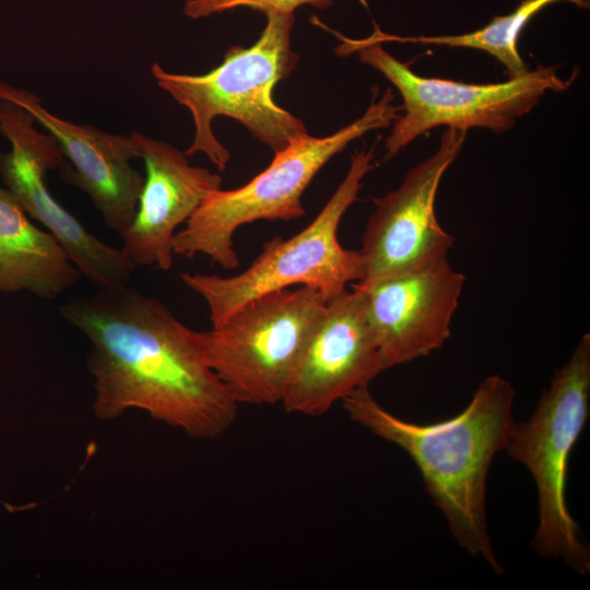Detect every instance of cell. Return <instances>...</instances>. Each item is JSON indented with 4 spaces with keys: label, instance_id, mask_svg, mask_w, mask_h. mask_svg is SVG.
Masks as SVG:
<instances>
[{
    "label": "cell",
    "instance_id": "1",
    "mask_svg": "<svg viewBox=\"0 0 590 590\" xmlns=\"http://www.w3.org/2000/svg\"><path fill=\"white\" fill-rule=\"evenodd\" d=\"M59 314L91 344L98 420L138 409L200 440L217 439L235 423L239 404L210 367L198 331L157 298L129 285L98 288L63 303Z\"/></svg>",
    "mask_w": 590,
    "mask_h": 590
},
{
    "label": "cell",
    "instance_id": "2",
    "mask_svg": "<svg viewBox=\"0 0 590 590\" xmlns=\"http://www.w3.org/2000/svg\"><path fill=\"white\" fill-rule=\"evenodd\" d=\"M516 391L499 375L485 377L456 416L433 424L408 422L388 412L368 388L342 400L351 421L403 449L418 468L426 492L446 518L457 543L503 573L492 546L486 482L494 457L515 424Z\"/></svg>",
    "mask_w": 590,
    "mask_h": 590
},
{
    "label": "cell",
    "instance_id": "3",
    "mask_svg": "<svg viewBox=\"0 0 590 590\" xmlns=\"http://www.w3.org/2000/svg\"><path fill=\"white\" fill-rule=\"evenodd\" d=\"M267 24L249 46H233L223 61L204 74H177L157 62L151 72L157 85L192 115L194 137L186 156L203 153L219 170L226 169L229 151L217 140L212 121L226 116L239 121L274 153L306 133L303 120L279 106L273 88L296 68L291 45L294 14L266 13Z\"/></svg>",
    "mask_w": 590,
    "mask_h": 590
},
{
    "label": "cell",
    "instance_id": "4",
    "mask_svg": "<svg viewBox=\"0 0 590 590\" xmlns=\"http://www.w3.org/2000/svg\"><path fill=\"white\" fill-rule=\"evenodd\" d=\"M375 95L359 118L337 132L326 137L299 134L275 152L270 165L246 185L210 192L176 233L174 253L187 258L201 253L224 269H236L239 258L234 235L239 227L259 220L304 216L302 197L318 172L352 141L389 127L399 117L400 107L393 104L391 88L379 99Z\"/></svg>",
    "mask_w": 590,
    "mask_h": 590
},
{
    "label": "cell",
    "instance_id": "5",
    "mask_svg": "<svg viewBox=\"0 0 590 590\" xmlns=\"http://www.w3.org/2000/svg\"><path fill=\"white\" fill-rule=\"evenodd\" d=\"M374 167V149L356 151L346 175L318 215L288 239L275 236L264 243L261 253L240 273H181L184 284L205 300L212 327L248 302L275 291L307 286L328 302L350 283L359 282L365 272L363 257L358 250L341 246L338 229Z\"/></svg>",
    "mask_w": 590,
    "mask_h": 590
},
{
    "label": "cell",
    "instance_id": "6",
    "mask_svg": "<svg viewBox=\"0 0 590 590\" xmlns=\"http://www.w3.org/2000/svg\"><path fill=\"white\" fill-rule=\"evenodd\" d=\"M589 397L590 335L586 333L555 371L531 416L515 422L504 449L535 482L539 523L533 550L563 560L582 576L590 570V550L568 511L565 489L569 457L589 417Z\"/></svg>",
    "mask_w": 590,
    "mask_h": 590
},
{
    "label": "cell",
    "instance_id": "7",
    "mask_svg": "<svg viewBox=\"0 0 590 590\" xmlns=\"http://www.w3.org/2000/svg\"><path fill=\"white\" fill-rule=\"evenodd\" d=\"M337 51L342 56L357 52L359 60L382 74L402 97L403 114L392 122L385 141L386 161L436 127L507 131L547 92H564L571 83V80L560 78L555 67L546 66L529 69L500 83L475 84L425 78L369 37H342Z\"/></svg>",
    "mask_w": 590,
    "mask_h": 590
},
{
    "label": "cell",
    "instance_id": "8",
    "mask_svg": "<svg viewBox=\"0 0 590 590\" xmlns=\"http://www.w3.org/2000/svg\"><path fill=\"white\" fill-rule=\"evenodd\" d=\"M327 300L307 286L257 297L200 331L210 367L238 404L281 403L300 352Z\"/></svg>",
    "mask_w": 590,
    "mask_h": 590
},
{
    "label": "cell",
    "instance_id": "9",
    "mask_svg": "<svg viewBox=\"0 0 590 590\" xmlns=\"http://www.w3.org/2000/svg\"><path fill=\"white\" fill-rule=\"evenodd\" d=\"M467 130L446 128L437 150L410 169L401 185L379 198L358 250L365 264L359 284L422 269L447 259L453 244L438 223L435 201L441 178L460 154Z\"/></svg>",
    "mask_w": 590,
    "mask_h": 590
},
{
    "label": "cell",
    "instance_id": "10",
    "mask_svg": "<svg viewBox=\"0 0 590 590\" xmlns=\"http://www.w3.org/2000/svg\"><path fill=\"white\" fill-rule=\"evenodd\" d=\"M384 370L363 294L353 285L326 303L281 404L291 414L320 416L353 391L368 388Z\"/></svg>",
    "mask_w": 590,
    "mask_h": 590
},
{
    "label": "cell",
    "instance_id": "11",
    "mask_svg": "<svg viewBox=\"0 0 590 590\" xmlns=\"http://www.w3.org/2000/svg\"><path fill=\"white\" fill-rule=\"evenodd\" d=\"M465 278L448 259L353 284L363 294L385 369L427 356L450 337Z\"/></svg>",
    "mask_w": 590,
    "mask_h": 590
},
{
    "label": "cell",
    "instance_id": "12",
    "mask_svg": "<svg viewBox=\"0 0 590 590\" xmlns=\"http://www.w3.org/2000/svg\"><path fill=\"white\" fill-rule=\"evenodd\" d=\"M0 98L31 113L57 140L68 158L60 167L63 179L84 191L106 226L121 236L133 220L144 184L143 175L131 165L140 158L133 135L64 120L43 107L32 92L4 82H0Z\"/></svg>",
    "mask_w": 590,
    "mask_h": 590
},
{
    "label": "cell",
    "instance_id": "13",
    "mask_svg": "<svg viewBox=\"0 0 590 590\" xmlns=\"http://www.w3.org/2000/svg\"><path fill=\"white\" fill-rule=\"evenodd\" d=\"M144 162V184L132 222L121 234L122 252L135 266H156L167 271L174 263L176 228L221 189L219 174L192 166L174 145L131 132Z\"/></svg>",
    "mask_w": 590,
    "mask_h": 590
},
{
    "label": "cell",
    "instance_id": "14",
    "mask_svg": "<svg viewBox=\"0 0 590 590\" xmlns=\"http://www.w3.org/2000/svg\"><path fill=\"white\" fill-rule=\"evenodd\" d=\"M81 276L56 238L32 224L14 194L0 187V292L52 299Z\"/></svg>",
    "mask_w": 590,
    "mask_h": 590
},
{
    "label": "cell",
    "instance_id": "15",
    "mask_svg": "<svg viewBox=\"0 0 590 590\" xmlns=\"http://www.w3.org/2000/svg\"><path fill=\"white\" fill-rule=\"evenodd\" d=\"M8 189L28 216L43 224L81 275L101 290L128 285L137 266L122 252L92 233L50 194L45 178L20 176Z\"/></svg>",
    "mask_w": 590,
    "mask_h": 590
},
{
    "label": "cell",
    "instance_id": "16",
    "mask_svg": "<svg viewBox=\"0 0 590 590\" xmlns=\"http://www.w3.org/2000/svg\"><path fill=\"white\" fill-rule=\"evenodd\" d=\"M559 0H523L511 13L494 17L487 25L471 33L440 36L402 37L382 33L378 26L369 36L378 43L398 42L422 45L471 48L485 51L497 59L508 76L529 70L518 50L519 36L528 22L543 8ZM580 5L582 0H568Z\"/></svg>",
    "mask_w": 590,
    "mask_h": 590
},
{
    "label": "cell",
    "instance_id": "17",
    "mask_svg": "<svg viewBox=\"0 0 590 590\" xmlns=\"http://www.w3.org/2000/svg\"><path fill=\"white\" fill-rule=\"evenodd\" d=\"M331 3L332 0H188L184 13L191 19H200L244 7L264 13L292 14L304 4L326 9Z\"/></svg>",
    "mask_w": 590,
    "mask_h": 590
},
{
    "label": "cell",
    "instance_id": "18",
    "mask_svg": "<svg viewBox=\"0 0 590 590\" xmlns=\"http://www.w3.org/2000/svg\"><path fill=\"white\" fill-rule=\"evenodd\" d=\"M0 113H1V98H0Z\"/></svg>",
    "mask_w": 590,
    "mask_h": 590
}]
</instances>
